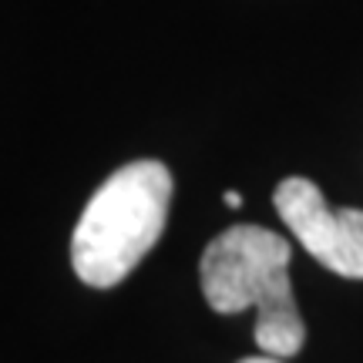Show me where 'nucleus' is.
Returning <instances> with one entry per match:
<instances>
[{
	"label": "nucleus",
	"mask_w": 363,
	"mask_h": 363,
	"mask_svg": "<svg viewBox=\"0 0 363 363\" xmlns=\"http://www.w3.org/2000/svg\"><path fill=\"white\" fill-rule=\"evenodd\" d=\"M293 249L283 235L262 225H233L202 252L199 279L216 313H242L256 306V347L269 357H293L306 340V326L289 286Z\"/></svg>",
	"instance_id": "obj_1"
},
{
	"label": "nucleus",
	"mask_w": 363,
	"mask_h": 363,
	"mask_svg": "<svg viewBox=\"0 0 363 363\" xmlns=\"http://www.w3.org/2000/svg\"><path fill=\"white\" fill-rule=\"evenodd\" d=\"M239 363H283V357H246V360H239Z\"/></svg>",
	"instance_id": "obj_4"
},
{
	"label": "nucleus",
	"mask_w": 363,
	"mask_h": 363,
	"mask_svg": "<svg viewBox=\"0 0 363 363\" xmlns=\"http://www.w3.org/2000/svg\"><path fill=\"white\" fill-rule=\"evenodd\" d=\"M276 212L299 246L330 272L363 279V208H330L310 179H283L276 185Z\"/></svg>",
	"instance_id": "obj_3"
},
{
	"label": "nucleus",
	"mask_w": 363,
	"mask_h": 363,
	"mask_svg": "<svg viewBox=\"0 0 363 363\" xmlns=\"http://www.w3.org/2000/svg\"><path fill=\"white\" fill-rule=\"evenodd\" d=\"M225 206H229V208H239V206H242V195L229 189V192H225Z\"/></svg>",
	"instance_id": "obj_5"
},
{
	"label": "nucleus",
	"mask_w": 363,
	"mask_h": 363,
	"mask_svg": "<svg viewBox=\"0 0 363 363\" xmlns=\"http://www.w3.org/2000/svg\"><path fill=\"white\" fill-rule=\"evenodd\" d=\"M172 175L155 158L121 165L101 182L71 235V262L81 283L118 286L165 233Z\"/></svg>",
	"instance_id": "obj_2"
}]
</instances>
